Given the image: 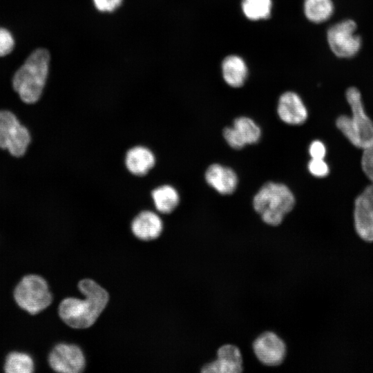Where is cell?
<instances>
[{
    "mask_svg": "<svg viewBox=\"0 0 373 373\" xmlns=\"http://www.w3.org/2000/svg\"><path fill=\"white\" fill-rule=\"evenodd\" d=\"M77 287L84 298H64L59 305L58 312L69 327L85 329L95 323L106 307L109 296L104 288L92 279L81 280Z\"/></svg>",
    "mask_w": 373,
    "mask_h": 373,
    "instance_id": "cell-1",
    "label": "cell"
},
{
    "mask_svg": "<svg viewBox=\"0 0 373 373\" xmlns=\"http://www.w3.org/2000/svg\"><path fill=\"white\" fill-rule=\"evenodd\" d=\"M50 55L47 50L38 48L26 59L12 79V86L26 104L37 102L45 86L49 68Z\"/></svg>",
    "mask_w": 373,
    "mask_h": 373,
    "instance_id": "cell-2",
    "label": "cell"
},
{
    "mask_svg": "<svg viewBox=\"0 0 373 373\" xmlns=\"http://www.w3.org/2000/svg\"><path fill=\"white\" fill-rule=\"evenodd\" d=\"M346 99L352 115L339 116L336 126L351 144L363 150L373 143V122L365 111L361 95L356 88L347 90Z\"/></svg>",
    "mask_w": 373,
    "mask_h": 373,
    "instance_id": "cell-3",
    "label": "cell"
},
{
    "mask_svg": "<svg viewBox=\"0 0 373 373\" xmlns=\"http://www.w3.org/2000/svg\"><path fill=\"white\" fill-rule=\"evenodd\" d=\"M294 205L295 198L291 190L283 184L274 182L262 185L253 199L254 210L264 222L271 226L279 225Z\"/></svg>",
    "mask_w": 373,
    "mask_h": 373,
    "instance_id": "cell-4",
    "label": "cell"
},
{
    "mask_svg": "<svg viewBox=\"0 0 373 373\" xmlns=\"http://www.w3.org/2000/svg\"><path fill=\"white\" fill-rule=\"evenodd\" d=\"M13 296L23 310L35 315L46 309L52 301L47 281L41 276H24L15 286Z\"/></svg>",
    "mask_w": 373,
    "mask_h": 373,
    "instance_id": "cell-5",
    "label": "cell"
},
{
    "mask_svg": "<svg viewBox=\"0 0 373 373\" xmlns=\"http://www.w3.org/2000/svg\"><path fill=\"white\" fill-rule=\"evenodd\" d=\"M30 142V134L14 113L0 111V148L15 157L23 155Z\"/></svg>",
    "mask_w": 373,
    "mask_h": 373,
    "instance_id": "cell-6",
    "label": "cell"
},
{
    "mask_svg": "<svg viewBox=\"0 0 373 373\" xmlns=\"http://www.w3.org/2000/svg\"><path fill=\"white\" fill-rule=\"evenodd\" d=\"M356 24L352 19L343 20L331 26L327 34L330 49L341 58L354 56L361 47V39L356 34Z\"/></svg>",
    "mask_w": 373,
    "mask_h": 373,
    "instance_id": "cell-7",
    "label": "cell"
},
{
    "mask_svg": "<svg viewBox=\"0 0 373 373\" xmlns=\"http://www.w3.org/2000/svg\"><path fill=\"white\" fill-rule=\"evenodd\" d=\"M50 367L60 373H79L86 367V358L81 348L75 344L59 343L48 354Z\"/></svg>",
    "mask_w": 373,
    "mask_h": 373,
    "instance_id": "cell-8",
    "label": "cell"
},
{
    "mask_svg": "<svg viewBox=\"0 0 373 373\" xmlns=\"http://www.w3.org/2000/svg\"><path fill=\"white\" fill-rule=\"evenodd\" d=\"M253 350L258 359L268 366L280 365L286 355L284 341L272 332H266L258 336L253 343Z\"/></svg>",
    "mask_w": 373,
    "mask_h": 373,
    "instance_id": "cell-9",
    "label": "cell"
},
{
    "mask_svg": "<svg viewBox=\"0 0 373 373\" xmlns=\"http://www.w3.org/2000/svg\"><path fill=\"white\" fill-rule=\"evenodd\" d=\"M242 371V358L240 350L235 345L227 344L217 352V358L204 365V373H239Z\"/></svg>",
    "mask_w": 373,
    "mask_h": 373,
    "instance_id": "cell-10",
    "label": "cell"
},
{
    "mask_svg": "<svg viewBox=\"0 0 373 373\" xmlns=\"http://www.w3.org/2000/svg\"><path fill=\"white\" fill-rule=\"evenodd\" d=\"M277 112L280 119L291 125H300L307 119V110L296 93H284L279 98Z\"/></svg>",
    "mask_w": 373,
    "mask_h": 373,
    "instance_id": "cell-11",
    "label": "cell"
},
{
    "mask_svg": "<svg viewBox=\"0 0 373 373\" xmlns=\"http://www.w3.org/2000/svg\"><path fill=\"white\" fill-rule=\"evenodd\" d=\"M133 234L139 240L149 241L157 238L163 231L160 217L151 211H144L137 214L131 222Z\"/></svg>",
    "mask_w": 373,
    "mask_h": 373,
    "instance_id": "cell-12",
    "label": "cell"
},
{
    "mask_svg": "<svg viewBox=\"0 0 373 373\" xmlns=\"http://www.w3.org/2000/svg\"><path fill=\"white\" fill-rule=\"evenodd\" d=\"M209 185L222 195L233 193L238 185V177L233 170L219 164L210 165L205 172Z\"/></svg>",
    "mask_w": 373,
    "mask_h": 373,
    "instance_id": "cell-13",
    "label": "cell"
},
{
    "mask_svg": "<svg viewBox=\"0 0 373 373\" xmlns=\"http://www.w3.org/2000/svg\"><path fill=\"white\" fill-rule=\"evenodd\" d=\"M354 220L358 235L365 241L373 242V204L360 195L354 202Z\"/></svg>",
    "mask_w": 373,
    "mask_h": 373,
    "instance_id": "cell-14",
    "label": "cell"
},
{
    "mask_svg": "<svg viewBox=\"0 0 373 373\" xmlns=\"http://www.w3.org/2000/svg\"><path fill=\"white\" fill-rule=\"evenodd\" d=\"M155 155L151 150L142 146L129 149L125 157L127 169L133 175H146L155 165Z\"/></svg>",
    "mask_w": 373,
    "mask_h": 373,
    "instance_id": "cell-15",
    "label": "cell"
},
{
    "mask_svg": "<svg viewBox=\"0 0 373 373\" xmlns=\"http://www.w3.org/2000/svg\"><path fill=\"white\" fill-rule=\"evenodd\" d=\"M222 71L224 80L234 88L242 86L247 76V65L243 59L237 55H229L224 58Z\"/></svg>",
    "mask_w": 373,
    "mask_h": 373,
    "instance_id": "cell-16",
    "label": "cell"
},
{
    "mask_svg": "<svg viewBox=\"0 0 373 373\" xmlns=\"http://www.w3.org/2000/svg\"><path fill=\"white\" fill-rule=\"evenodd\" d=\"M155 209L162 213H171L180 202L177 190L170 185H162L152 191Z\"/></svg>",
    "mask_w": 373,
    "mask_h": 373,
    "instance_id": "cell-17",
    "label": "cell"
},
{
    "mask_svg": "<svg viewBox=\"0 0 373 373\" xmlns=\"http://www.w3.org/2000/svg\"><path fill=\"white\" fill-rule=\"evenodd\" d=\"M303 8L307 19L316 23L327 21L334 12L332 0H305Z\"/></svg>",
    "mask_w": 373,
    "mask_h": 373,
    "instance_id": "cell-18",
    "label": "cell"
},
{
    "mask_svg": "<svg viewBox=\"0 0 373 373\" xmlns=\"http://www.w3.org/2000/svg\"><path fill=\"white\" fill-rule=\"evenodd\" d=\"M3 369L6 373H32L35 370V363L29 354L15 351L6 356Z\"/></svg>",
    "mask_w": 373,
    "mask_h": 373,
    "instance_id": "cell-19",
    "label": "cell"
},
{
    "mask_svg": "<svg viewBox=\"0 0 373 373\" xmlns=\"http://www.w3.org/2000/svg\"><path fill=\"white\" fill-rule=\"evenodd\" d=\"M271 0H242V10L245 17L253 21L267 19L271 10Z\"/></svg>",
    "mask_w": 373,
    "mask_h": 373,
    "instance_id": "cell-20",
    "label": "cell"
},
{
    "mask_svg": "<svg viewBox=\"0 0 373 373\" xmlns=\"http://www.w3.org/2000/svg\"><path fill=\"white\" fill-rule=\"evenodd\" d=\"M233 126L238 132L246 144H255L260 138L261 130L260 127L249 117H237L233 122Z\"/></svg>",
    "mask_w": 373,
    "mask_h": 373,
    "instance_id": "cell-21",
    "label": "cell"
},
{
    "mask_svg": "<svg viewBox=\"0 0 373 373\" xmlns=\"http://www.w3.org/2000/svg\"><path fill=\"white\" fill-rule=\"evenodd\" d=\"M223 136L228 144L235 149H240L246 145V143L233 126L225 128L223 131Z\"/></svg>",
    "mask_w": 373,
    "mask_h": 373,
    "instance_id": "cell-22",
    "label": "cell"
},
{
    "mask_svg": "<svg viewBox=\"0 0 373 373\" xmlns=\"http://www.w3.org/2000/svg\"><path fill=\"white\" fill-rule=\"evenodd\" d=\"M361 166L364 173L373 182V143L363 149Z\"/></svg>",
    "mask_w": 373,
    "mask_h": 373,
    "instance_id": "cell-23",
    "label": "cell"
},
{
    "mask_svg": "<svg viewBox=\"0 0 373 373\" xmlns=\"http://www.w3.org/2000/svg\"><path fill=\"white\" fill-rule=\"evenodd\" d=\"M308 170L312 175L318 178L326 176L329 172V166L323 159L312 160L308 163Z\"/></svg>",
    "mask_w": 373,
    "mask_h": 373,
    "instance_id": "cell-24",
    "label": "cell"
},
{
    "mask_svg": "<svg viewBox=\"0 0 373 373\" xmlns=\"http://www.w3.org/2000/svg\"><path fill=\"white\" fill-rule=\"evenodd\" d=\"M15 41L11 33L0 28V57L9 54L14 48Z\"/></svg>",
    "mask_w": 373,
    "mask_h": 373,
    "instance_id": "cell-25",
    "label": "cell"
},
{
    "mask_svg": "<svg viewBox=\"0 0 373 373\" xmlns=\"http://www.w3.org/2000/svg\"><path fill=\"white\" fill-rule=\"evenodd\" d=\"M122 0H93L96 8L101 12H112L117 8Z\"/></svg>",
    "mask_w": 373,
    "mask_h": 373,
    "instance_id": "cell-26",
    "label": "cell"
},
{
    "mask_svg": "<svg viewBox=\"0 0 373 373\" xmlns=\"http://www.w3.org/2000/svg\"><path fill=\"white\" fill-rule=\"evenodd\" d=\"M309 153L312 158L323 159L326 153V149L322 142L315 140L311 143Z\"/></svg>",
    "mask_w": 373,
    "mask_h": 373,
    "instance_id": "cell-27",
    "label": "cell"
}]
</instances>
